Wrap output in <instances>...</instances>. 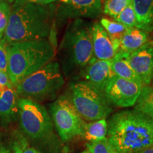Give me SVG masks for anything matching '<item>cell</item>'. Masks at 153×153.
Returning <instances> with one entry per match:
<instances>
[{
    "mask_svg": "<svg viewBox=\"0 0 153 153\" xmlns=\"http://www.w3.org/2000/svg\"><path fill=\"white\" fill-rule=\"evenodd\" d=\"M107 139L118 153H134L153 147V118L133 110L113 115L107 123Z\"/></svg>",
    "mask_w": 153,
    "mask_h": 153,
    "instance_id": "obj_1",
    "label": "cell"
},
{
    "mask_svg": "<svg viewBox=\"0 0 153 153\" xmlns=\"http://www.w3.org/2000/svg\"><path fill=\"white\" fill-rule=\"evenodd\" d=\"M55 5L14 2L4 38L9 43L44 39L51 34Z\"/></svg>",
    "mask_w": 153,
    "mask_h": 153,
    "instance_id": "obj_2",
    "label": "cell"
},
{
    "mask_svg": "<svg viewBox=\"0 0 153 153\" xmlns=\"http://www.w3.org/2000/svg\"><path fill=\"white\" fill-rule=\"evenodd\" d=\"M54 55V46L46 38L9 43L7 74L13 87L49 63Z\"/></svg>",
    "mask_w": 153,
    "mask_h": 153,
    "instance_id": "obj_3",
    "label": "cell"
},
{
    "mask_svg": "<svg viewBox=\"0 0 153 153\" xmlns=\"http://www.w3.org/2000/svg\"><path fill=\"white\" fill-rule=\"evenodd\" d=\"M92 25L84 19H77L68 26L60 46L64 55L65 72L82 70L94 57Z\"/></svg>",
    "mask_w": 153,
    "mask_h": 153,
    "instance_id": "obj_4",
    "label": "cell"
},
{
    "mask_svg": "<svg viewBox=\"0 0 153 153\" xmlns=\"http://www.w3.org/2000/svg\"><path fill=\"white\" fill-rule=\"evenodd\" d=\"M65 79L56 61H51L43 68L26 76L15 87L21 98L37 101L53 99L64 85Z\"/></svg>",
    "mask_w": 153,
    "mask_h": 153,
    "instance_id": "obj_5",
    "label": "cell"
},
{
    "mask_svg": "<svg viewBox=\"0 0 153 153\" xmlns=\"http://www.w3.org/2000/svg\"><path fill=\"white\" fill-rule=\"evenodd\" d=\"M70 89V100L83 120L92 122L106 119L111 113V104L104 91L83 81L72 83Z\"/></svg>",
    "mask_w": 153,
    "mask_h": 153,
    "instance_id": "obj_6",
    "label": "cell"
},
{
    "mask_svg": "<svg viewBox=\"0 0 153 153\" xmlns=\"http://www.w3.org/2000/svg\"><path fill=\"white\" fill-rule=\"evenodd\" d=\"M18 112L22 128L30 137L43 139L52 133V119L45 107L37 101L19 98Z\"/></svg>",
    "mask_w": 153,
    "mask_h": 153,
    "instance_id": "obj_7",
    "label": "cell"
},
{
    "mask_svg": "<svg viewBox=\"0 0 153 153\" xmlns=\"http://www.w3.org/2000/svg\"><path fill=\"white\" fill-rule=\"evenodd\" d=\"M52 120L61 140L64 142L82 136L86 123L72 104L70 98L61 97L51 106Z\"/></svg>",
    "mask_w": 153,
    "mask_h": 153,
    "instance_id": "obj_8",
    "label": "cell"
},
{
    "mask_svg": "<svg viewBox=\"0 0 153 153\" xmlns=\"http://www.w3.org/2000/svg\"><path fill=\"white\" fill-rule=\"evenodd\" d=\"M143 85L115 75L106 84L104 93L111 104L119 107L135 106Z\"/></svg>",
    "mask_w": 153,
    "mask_h": 153,
    "instance_id": "obj_9",
    "label": "cell"
},
{
    "mask_svg": "<svg viewBox=\"0 0 153 153\" xmlns=\"http://www.w3.org/2000/svg\"><path fill=\"white\" fill-rule=\"evenodd\" d=\"M61 1L57 15L60 19H96L103 12L101 0H58Z\"/></svg>",
    "mask_w": 153,
    "mask_h": 153,
    "instance_id": "obj_10",
    "label": "cell"
},
{
    "mask_svg": "<svg viewBox=\"0 0 153 153\" xmlns=\"http://www.w3.org/2000/svg\"><path fill=\"white\" fill-rule=\"evenodd\" d=\"M129 62L143 86L150 85L153 79V41L129 54Z\"/></svg>",
    "mask_w": 153,
    "mask_h": 153,
    "instance_id": "obj_11",
    "label": "cell"
},
{
    "mask_svg": "<svg viewBox=\"0 0 153 153\" xmlns=\"http://www.w3.org/2000/svg\"><path fill=\"white\" fill-rule=\"evenodd\" d=\"M114 76L111 61L98 60L95 57L79 72L81 81L87 82L102 91L106 84Z\"/></svg>",
    "mask_w": 153,
    "mask_h": 153,
    "instance_id": "obj_12",
    "label": "cell"
},
{
    "mask_svg": "<svg viewBox=\"0 0 153 153\" xmlns=\"http://www.w3.org/2000/svg\"><path fill=\"white\" fill-rule=\"evenodd\" d=\"M92 44L94 56L101 60L111 61L119 50L99 22L92 25Z\"/></svg>",
    "mask_w": 153,
    "mask_h": 153,
    "instance_id": "obj_13",
    "label": "cell"
},
{
    "mask_svg": "<svg viewBox=\"0 0 153 153\" xmlns=\"http://www.w3.org/2000/svg\"><path fill=\"white\" fill-rule=\"evenodd\" d=\"M149 41L148 31L137 28H129L120 40L119 50L128 53H133Z\"/></svg>",
    "mask_w": 153,
    "mask_h": 153,
    "instance_id": "obj_14",
    "label": "cell"
},
{
    "mask_svg": "<svg viewBox=\"0 0 153 153\" xmlns=\"http://www.w3.org/2000/svg\"><path fill=\"white\" fill-rule=\"evenodd\" d=\"M133 6L140 29L153 31V0H133Z\"/></svg>",
    "mask_w": 153,
    "mask_h": 153,
    "instance_id": "obj_15",
    "label": "cell"
},
{
    "mask_svg": "<svg viewBox=\"0 0 153 153\" xmlns=\"http://www.w3.org/2000/svg\"><path fill=\"white\" fill-rule=\"evenodd\" d=\"M129 54L128 53L118 50L114 58L111 61L113 72H114L115 75L119 77L141 82L130 65Z\"/></svg>",
    "mask_w": 153,
    "mask_h": 153,
    "instance_id": "obj_16",
    "label": "cell"
},
{
    "mask_svg": "<svg viewBox=\"0 0 153 153\" xmlns=\"http://www.w3.org/2000/svg\"><path fill=\"white\" fill-rule=\"evenodd\" d=\"M18 94L15 87H8L0 94V116L10 118L18 111Z\"/></svg>",
    "mask_w": 153,
    "mask_h": 153,
    "instance_id": "obj_17",
    "label": "cell"
},
{
    "mask_svg": "<svg viewBox=\"0 0 153 153\" xmlns=\"http://www.w3.org/2000/svg\"><path fill=\"white\" fill-rule=\"evenodd\" d=\"M108 131L106 120L101 119L86 123L82 136L89 142L99 141L106 138Z\"/></svg>",
    "mask_w": 153,
    "mask_h": 153,
    "instance_id": "obj_18",
    "label": "cell"
},
{
    "mask_svg": "<svg viewBox=\"0 0 153 153\" xmlns=\"http://www.w3.org/2000/svg\"><path fill=\"white\" fill-rule=\"evenodd\" d=\"M99 23L109 36L115 45L120 48V40L129 28L116 22V20H111L106 17H102Z\"/></svg>",
    "mask_w": 153,
    "mask_h": 153,
    "instance_id": "obj_19",
    "label": "cell"
},
{
    "mask_svg": "<svg viewBox=\"0 0 153 153\" xmlns=\"http://www.w3.org/2000/svg\"><path fill=\"white\" fill-rule=\"evenodd\" d=\"M134 109L153 118V88L150 85L143 86Z\"/></svg>",
    "mask_w": 153,
    "mask_h": 153,
    "instance_id": "obj_20",
    "label": "cell"
},
{
    "mask_svg": "<svg viewBox=\"0 0 153 153\" xmlns=\"http://www.w3.org/2000/svg\"><path fill=\"white\" fill-rule=\"evenodd\" d=\"M132 3L133 0H106L103 4V12L115 19Z\"/></svg>",
    "mask_w": 153,
    "mask_h": 153,
    "instance_id": "obj_21",
    "label": "cell"
},
{
    "mask_svg": "<svg viewBox=\"0 0 153 153\" xmlns=\"http://www.w3.org/2000/svg\"><path fill=\"white\" fill-rule=\"evenodd\" d=\"M114 20L123 24L128 28H140L133 4H131L126 8L124 9Z\"/></svg>",
    "mask_w": 153,
    "mask_h": 153,
    "instance_id": "obj_22",
    "label": "cell"
},
{
    "mask_svg": "<svg viewBox=\"0 0 153 153\" xmlns=\"http://www.w3.org/2000/svg\"><path fill=\"white\" fill-rule=\"evenodd\" d=\"M86 146L87 150L82 153H118L107 137L99 141L88 143Z\"/></svg>",
    "mask_w": 153,
    "mask_h": 153,
    "instance_id": "obj_23",
    "label": "cell"
},
{
    "mask_svg": "<svg viewBox=\"0 0 153 153\" xmlns=\"http://www.w3.org/2000/svg\"><path fill=\"white\" fill-rule=\"evenodd\" d=\"M11 13V5L7 0L0 1V39L3 38L8 26Z\"/></svg>",
    "mask_w": 153,
    "mask_h": 153,
    "instance_id": "obj_24",
    "label": "cell"
},
{
    "mask_svg": "<svg viewBox=\"0 0 153 153\" xmlns=\"http://www.w3.org/2000/svg\"><path fill=\"white\" fill-rule=\"evenodd\" d=\"M8 45L9 43L4 38L0 40V71L7 73L8 69Z\"/></svg>",
    "mask_w": 153,
    "mask_h": 153,
    "instance_id": "obj_25",
    "label": "cell"
},
{
    "mask_svg": "<svg viewBox=\"0 0 153 153\" xmlns=\"http://www.w3.org/2000/svg\"><path fill=\"white\" fill-rule=\"evenodd\" d=\"M57 1H58V0H16L15 2H26L35 4L46 6L53 4V3L56 2Z\"/></svg>",
    "mask_w": 153,
    "mask_h": 153,
    "instance_id": "obj_26",
    "label": "cell"
},
{
    "mask_svg": "<svg viewBox=\"0 0 153 153\" xmlns=\"http://www.w3.org/2000/svg\"><path fill=\"white\" fill-rule=\"evenodd\" d=\"M0 85L7 87H14L11 85L7 72L0 71Z\"/></svg>",
    "mask_w": 153,
    "mask_h": 153,
    "instance_id": "obj_27",
    "label": "cell"
},
{
    "mask_svg": "<svg viewBox=\"0 0 153 153\" xmlns=\"http://www.w3.org/2000/svg\"><path fill=\"white\" fill-rule=\"evenodd\" d=\"M21 148V153H40L38 151L35 150L34 148H29V147H26L23 145Z\"/></svg>",
    "mask_w": 153,
    "mask_h": 153,
    "instance_id": "obj_28",
    "label": "cell"
},
{
    "mask_svg": "<svg viewBox=\"0 0 153 153\" xmlns=\"http://www.w3.org/2000/svg\"><path fill=\"white\" fill-rule=\"evenodd\" d=\"M0 153H21V148L19 146L15 147L14 152H11L8 150H6V149H1L0 150Z\"/></svg>",
    "mask_w": 153,
    "mask_h": 153,
    "instance_id": "obj_29",
    "label": "cell"
},
{
    "mask_svg": "<svg viewBox=\"0 0 153 153\" xmlns=\"http://www.w3.org/2000/svg\"><path fill=\"white\" fill-rule=\"evenodd\" d=\"M134 153H153V147L143 149L142 150L137 151V152H134Z\"/></svg>",
    "mask_w": 153,
    "mask_h": 153,
    "instance_id": "obj_30",
    "label": "cell"
},
{
    "mask_svg": "<svg viewBox=\"0 0 153 153\" xmlns=\"http://www.w3.org/2000/svg\"><path fill=\"white\" fill-rule=\"evenodd\" d=\"M7 2L9 4L12 5L15 2V1H16V0H7Z\"/></svg>",
    "mask_w": 153,
    "mask_h": 153,
    "instance_id": "obj_31",
    "label": "cell"
},
{
    "mask_svg": "<svg viewBox=\"0 0 153 153\" xmlns=\"http://www.w3.org/2000/svg\"><path fill=\"white\" fill-rule=\"evenodd\" d=\"M105 1H106V0H101V3H102V4H104V3Z\"/></svg>",
    "mask_w": 153,
    "mask_h": 153,
    "instance_id": "obj_32",
    "label": "cell"
},
{
    "mask_svg": "<svg viewBox=\"0 0 153 153\" xmlns=\"http://www.w3.org/2000/svg\"><path fill=\"white\" fill-rule=\"evenodd\" d=\"M151 83H152V86H151V87L153 88V79H152V82H151Z\"/></svg>",
    "mask_w": 153,
    "mask_h": 153,
    "instance_id": "obj_33",
    "label": "cell"
},
{
    "mask_svg": "<svg viewBox=\"0 0 153 153\" xmlns=\"http://www.w3.org/2000/svg\"><path fill=\"white\" fill-rule=\"evenodd\" d=\"M0 1H2V0H0Z\"/></svg>",
    "mask_w": 153,
    "mask_h": 153,
    "instance_id": "obj_34",
    "label": "cell"
}]
</instances>
